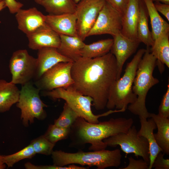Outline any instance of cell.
Returning <instances> with one entry per match:
<instances>
[{"instance_id":"6da1fadb","label":"cell","mask_w":169,"mask_h":169,"mask_svg":"<svg viewBox=\"0 0 169 169\" xmlns=\"http://www.w3.org/2000/svg\"><path fill=\"white\" fill-rule=\"evenodd\" d=\"M117 72L116 60L110 52L95 58L81 57L73 63L71 85L83 95L91 97L95 108L101 110L106 107Z\"/></svg>"},{"instance_id":"7a4b0ae2","label":"cell","mask_w":169,"mask_h":169,"mask_svg":"<svg viewBox=\"0 0 169 169\" xmlns=\"http://www.w3.org/2000/svg\"><path fill=\"white\" fill-rule=\"evenodd\" d=\"M131 118H111L97 123L89 122L79 116L70 128V136L74 144L83 146L89 143V149L96 151L107 146L103 140L120 133H126L133 125Z\"/></svg>"},{"instance_id":"3957f363","label":"cell","mask_w":169,"mask_h":169,"mask_svg":"<svg viewBox=\"0 0 169 169\" xmlns=\"http://www.w3.org/2000/svg\"><path fill=\"white\" fill-rule=\"evenodd\" d=\"M149 48L147 47L138 64L133 83L132 90L137 96L136 100L127 108L133 114L146 119L149 118L150 114L146 105L147 94L150 89L159 82L153 76L156 59Z\"/></svg>"},{"instance_id":"277c9868","label":"cell","mask_w":169,"mask_h":169,"mask_svg":"<svg viewBox=\"0 0 169 169\" xmlns=\"http://www.w3.org/2000/svg\"><path fill=\"white\" fill-rule=\"evenodd\" d=\"M53 165L63 166L71 164L90 167L95 166L97 169H104L110 167H117L121 163V150L105 149L90 152L79 151L69 153L61 150L53 151L51 155Z\"/></svg>"},{"instance_id":"5b68a950","label":"cell","mask_w":169,"mask_h":169,"mask_svg":"<svg viewBox=\"0 0 169 169\" xmlns=\"http://www.w3.org/2000/svg\"><path fill=\"white\" fill-rule=\"evenodd\" d=\"M146 51L145 49L138 51L127 64L123 76L115 82L106 104L108 109L126 110L129 105L136 100L137 96L133 91L132 86L138 64Z\"/></svg>"},{"instance_id":"8992f818","label":"cell","mask_w":169,"mask_h":169,"mask_svg":"<svg viewBox=\"0 0 169 169\" xmlns=\"http://www.w3.org/2000/svg\"><path fill=\"white\" fill-rule=\"evenodd\" d=\"M42 95L50 97L54 100L61 99L65 100L79 116L82 117L90 123H97L99 119L111 114L122 112L125 110H109L102 114L95 115L91 109L93 100L90 97L83 95L72 85L65 88H59L49 91H42Z\"/></svg>"},{"instance_id":"52a82bcc","label":"cell","mask_w":169,"mask_h":169,"mask_svg":"<svg viewBox=\"0 0 169 169\" xmlns=\"http://www.w3.org/2000/svg\"><path fill=\"white\" fill-rule=\"evenodd\" d=\"M40 91L31 81L22 85L16 105L21 110V119L25 127L28 123H33L35 118L43 120L47 117L44 108L47 105L41 100Z\"/></svg>"},{"instance_id":"ba28073f","label":"cell","mask_w":169,"mask_h":169,"mask_svg":"<svg viewBox=\"0 0 169 169\" xmlns=\"http://www.w3.org/2000/svg\"><path fill=\"white\" fill-rule=\"evenodd\" d=\"M103 141L107 146H119L126 155L133 153L137 158L140 156L149 164L148 141L144 137L138 135L135 125H132L127 132L118 133L105 139Z\"/></svg>"},{"instance_id":"9c48e42d","label":"cell","mask_w":169,"mask_h":169,"mask_svg":"<svg viewBox=\"0 0 169 169\" xmlns=\"http://www.w3.org/2000/svg\"><path fill=\"white\" fill-rule=\"evenodd\" d=\"M37 63V58L30 55L26 49L13 52L9 64L12 76L10 82L22 85L31 81L35 73Z\"/></svg>"},{"instance_id":"30bf717a","label":"cell","mask_w":169,"mask_h":169,"mask_svg":"<svg viewBox=\"0 0 169 169\" xmlns=\"http://www.w3.org/2000/svg\"><path fill=\"white\" fill-rule=\"evenodd\" d=\"M73 63L61 62L55 64L34 81L35 86L40 91H49L72 85L74 81L71 75V69Z\"/></svg>"},{"instance_id":"8fae6325","label":"cell","mask_w":169,"mask_h":169,"mask_svg":"<svg viewBox=\"0 0 169 169\" xmlns=\"http://www.w3.org/2000/svg\"><path fill=\"white\" fill-rule=\"evenodd\" d=\"M104 0H81L76 4V30L78 36L83 41L95 24L105 3Z\"/></svg>"},{"instance_id":"7c38bea8","label":"cell","mask_w":169,"mask_h":169,"mask_svg":"<svg viewBox=\"0 0 169 169\" xmlns=\"http://www.w3.org/2000/svg\"><path fill=\"white\" fill-rule=\"evenodd\" d=\"M122 15L110 5L105 2L97 20L87 37L104 34L112 37L121 32Z\"/></svg>"},{"instance_id":"4fadbf2b","label":"cell","mask_w":169,"mask_h":169,"mask_svg":"<svg viewBox=\"0 0 169 169\" xmlns=\"http://www.w3.org/2000/svg\"><path fill=\"white\" fill-rule=\"evenodd\" d=\"M113 37V42L110 52L116 60L118 79L120 77L125 63L136 52L140 42L138 40L128 38L123 35L121 32Z\"/></svg>"},{"instance_id":"5bb4252c","label":"cell","mask_w":169,"mask_h":169,"mask_svg":"<svg viewBox=\"0 0 169 169\" xmlns=\"http://www.w3.org/2000/svg\"><path fill=\"white\" fill-rule=\"evenodd\" d=\"M27 36L28 47L33 50L46 47L58 48L60 44L59 35L46 23Z\"/></svg>"},{"instance_id":"9a60e30c","label":"cell","mask_w":169,"mask_h":169,"mask_svg":"<svg viewBox=\"0 0 169 169\" xmlns=\"http://www.w3.org/2000/svg\"><path fill=\"white\" fill-rule=\"evenodd\" d=\"M38 50L37 67L33 79L34 81L39 79L45 72L59 63L73 62L59 53L56 48L46 47Z\"/></svg>"},{"instance_id":"2e32d148","label":"cell","mask_w":169,"mask_h":169,"mask_svg":"<svg viewBox=\"0 0 169 169\" xmlns=\"http://www.w3.org/2000/svg\"><path fill=\"white\" fill-rule=\"evenodd\" d=\"M15 17L18 29L26 35L45 23L46 15L35 7L21 8L15 13Z\"/></svg>"},{"instance_id":"e0dca14e","label":"cell","mask_w":169,"mask_h":169,"mask_svg":"<svg viewBox=\"0 0 169 169\" xmlns=\"http://www.w3.org/2000/svg\"><path fill=\"white\" fill-rule=\"evenodd\" d=\"M141 1L129 0L126 9L122 14L121 33L131 39L138 40L137 28Z\"/></svg>"},{"instance_id":"ac0fdd59","label":"cell","mask_w":169,"mask_h":169,"mask_svg":"<svg viewBox=\"0 0 169 169\" xmlns=\"http://www.w3.org/2000/svg\"><path fill=\"white\" fill-rule=\"evenodd\" d=\"M75 13L46 15L45 23L59 35L78 36Z\"/></svg>"},{"instance_id":"d6986e66","label":"cell","mask_w":169,"mask_h":169,"mask_svg":"<svg viewBox=\"0 0 169 169\" xmlns=\"http://www.w3.org/2000/svg\"><path fill=\"white\" fill-rule=\"evenodd\" d=\"M141 127L138 135L144 137L148 141L149 151L150 162L148 169H152L154 161L158 153L161 151L155 140L154 131L157 128L154 120L151 118L147 119L139 117Z\"/></svg>"},{"instance_id":"ffe728a7","label":"cell","mask_w":169,"mask_h":169,"mask_svg":"<svg viewBox=\"0 0 169 169\" xmlns=\"http://www.w3.org/2000/svg\"><path fill=\"white\" fill-rule=\"evenodd\" d=\"M60 45L57 49L64 56L74 62L81 57V50L85 44L78 36L59 35Z\"/></svg>"},{"instance_id":"44dd1931","label":"cell","mask_w":169,"mask_h":169,"mask_svg":"<svg viewBox=\"0 0 169 169\" xmlns=\"http://www.w3.org/2000/svg\"><path fill=\"white\" fill-rule=\"evenodd\" d=\"M150 50L156 59V66L162 73L165 65L169 68V32H165L154 40Z\"/></svg>"},{"instance_id":"7402d4cb","label":"cell","mask_w":169,"mask_h":169,"mask_svg":"<svg viewBox=\"0 0 169 169\" xmlns=\"http://www.w3.org/2000/svg\"><path fill=\"white\" fill-rule=\"evenodd\" d=\"M149 118L155 123L157 131L154 133L156 141L164 154L169 155V119L159 116L158 114L150 113Z\"/></svg>"},{"instance_id":"603a6c76","label":"cell","mask_w":169,"mask_h":169,"mask_svg":"<svg viewBox=\"0 0 169 169\" xmlns=\"http://www.w3.org/2000/svg\"><path fill=\"white\" fill-rule=\"evenodd\" d=\"M20 91L16 84L0 79V113L8 111L17 102Z\"/></svg>"},{"instance_id":"cb8c5ba5","label":"cell","mask_w":169,"mask_h":169,"mask_svg":"<svg viewBox=\"0 0 169 169\" xmlns=\"http://www.w3.org/2000/svg\"><path fill=\"white\" fill-rule=\"evenodd\" d=\"M150 17L152 38L154 41L163 33L169 32V24L160 15L153 0H143Z\"/></svg>"},{"instance_id":"d4e9b609","label":"cell","mask_w":169,"mask_h":169,"mask_svg":"<svg viewBox=\"0 0 169 169\" xmlns=\"http://www.w3.org/2000/svg\"><path fill=\"white\" fill-rule=\"evenodd\" d=\"M148 16L145 3L142 0L137 28V38L140 43H144L147 47H151L154 41L149 28Z\"/></svg>"},{"instance_id":"484cf974","label":"cell","mask_w":169,"mask_h":169,"mask_svg":"<svg viewBox=\"0 0 169 169\" xmlns=\"http://www.w3.org/2000/svg\"><path fill=\"white\" fill-rule=\"evenodd\" d=\"M76 4L73 0H43L40 4L52 15L74 13Z\"/></svg>"},{"instance_id":"4316f807","label":"cell","mask_w":169,"mask_h":169,"mask_svg":"<svg viewBox=\"0 0 169 169\" xmlns=\"http://www.w3.org/2000/svg\"><path fill=\"white\" fill-rule=\"evenodd\" d=\"M113 42V39L107 38L85 44L81 50V57L94 58L104 55L110 52Z\"/></svg>"},{"instance_id":"83f0119b","label":"cell","mask_w":169,"mask_h":169,"mask_svg":"<svg viewBox=\"0 0 169 169\" xmlns=\"http://www.w3.org/2000/svg\"><path fill=\"white\" fill-rule=\"evenodd\" d=\"M36 154L32 145L30 144L15 153L8 155H2V158L3 163L8 168H9L23 159L31 158Z\"/></svg>"},{"instance_id":"f1b7e54d","label":"cell","mask_w":169,"mask_h":169,"mask_svg":"<svg viewBox=\"0 0 169 169\" xmlns=\"http://www.w3.org/2000/svg\"><path fill=\"white\" fill-rule=\"evenodd\" d=\"M79 116L78 114L65 102L62 112L58 118L55 120L54 124L63 128H70Z\"/></svg>"},{"instance_id":"f546056e","label":"cell","mask_w":169,"mask_h":169,"mask_svg":"<svg viewBox=\"0 0 169 169\" xmlns=\"http://www.w3.org/2000/svg\"><path fill=\"white\" fill-rule=\"evenodd\" d=\"M70 128H64L54 124L49 125L44 135L51 143L55 144L59 141L65 139L69 136Z\"/></svg>"},{"instance_id":"4dcf8cb0","label":"cell","mask_w":169,"mask_h":169,"mask_svg":"<svg viewBox=\"0 0 169 169\" xmlns=\"http://www.w3.org/2000/svg\"><path fill=\"white\" fill-rule=\"evenodd\" d=\"M30 144L36 154L47 156L51 155L55 145L49 141L44 135L32 140Z\"/></svg>"},{"instance_id":"1f68e13d","label":"cell","mask_w":169,"mask_h":169,"mask_svg":"<svg viewBox=\"0 0 169 169\" xmlns=\"http://www.w3.org/2000/svg\"><path fill=\"white\" fill-rule=\"evenodd\" d=\"M159 116L164 118H169V83L167 89L163 95L158 108Z\"/></svg>"},{"instance_id":"d6a6232c","label":"cell","mask_w":169,"mask_h":169,"mask_svg":"<svg viewBox=\"0 0 169 169\" xmlns=\"http://www.w3.org/2000/svg\"><path fill=\"white\" fill-rule=\"evenodd\" d=\"M128 165L119 169H148L149 164L144 159L136 160L132 156L128 158Z\"/></svg>"},{"instance_id":"836d02e7","label":"cell","mask_w":169,"mask_h":169,"mask_svg":"<svg viewBox=\"0 0 169 169\" xmlns=\"http://www.w3.org/2000/svg\"><path fill=\"white\" fill-rule=\"evenodd\" d=\"M164 154L161 151L159 152L153 162L152 168L155 169H169V159H165Z\"/></svg>"},{"instance_id":"e575fe53","label":"cell","mask_w":169,"mask_h":169,"mask_svg":"<svg viewBox=\"0 0 169 169\" xmlns=\"http://www.w3.org/2000/svg\"><path fill=\"white\" fill-rule=\"evenodd\" d=\"M105 2L122 15L125 10L129 0H104Z\"/></svg>"},{"instance_id":"d590c367","label":"cell","mask_w":169,"mask_h":169,"mask_svg":"<svg viewBox=\"0 0 169 169\" xmlns=\"http://www.w3.org/2000/svg\"><path fill=\"white\" fill-rule=\"evenodd\" d=\"M6 7L11 14H15L23 7V4L16 0H5Z\"/></svg>"},{"instance_id":"8d00e7d4","label":"cell","mask_w":169,"mask_h":169,"mask_svg":"<svg viewBox=\"0 0 169 169\" xmlns=\"http://www.w3.org/2000/svg\"><path fill=\"white\" fill-rule=\"evenodd\" d=\"M154 3L155 7L158 12L163 14L169 21V5L161 3L159 2Z\"/></svg>"},{"instance_id":"74e56055","label":"cell","mask_w":169,"mask_h":169,"mask_svg":"<svg viewBox=\"0 0 169 169\" xmlns=\"http://www.w3.org/2000/svg\"><path fill=\"white\" fill-rule=\"evenodd\" d=\"M6 166V164L3 161L2 155L0 154V169H4L5 168Z\"/></svg>"},{"instance_id":"f35d334b","label":"cell","mask_w":169,"mask_h":169,"mask_svg":"<svg viewBox=\"0 0 169 169\" xmlns=\"http://www.w3.org/2000/svg\"><path fill=\"white\" fill-rule=\"evenodd\" d=\"M7 7L5 0H3L0 2V11Z\"/></svg>"},{"instance_id":"ab89813d","label":"cell","mask_w":169,"mask_h":169,"mask_svg":"<svg viewBox=\"0 0 169 169\" xmlns=\"http://www.w3.org/2000/svg\"><path fill=\"white\" fill-rule=\"evenodd\" d=\"M156 2H161L163 3L169 5V0H153Z\"/></svg>"},{"instance_id":"60d3db41","label":"cell","mask_w":169,"mask_h":169,"mask_svg":"<svg viewBox=\"0 0 169 169\" xmlns=\"http://www.w3.org/2000/svg\"><path fill=\"white\" fill-rule=\"evenodd\" d=\"M36 3L38 4H40V3L43 0H33Z\"/></svg>"},{"instance_id":"b9f144b4","label":"cell","mask_w":169,"mask_h":169,"mask_svg":"<svg viewBox=\"0 0 169 169\" xmlns=\"http://www.w3.org/2000/svg\"><path fill=\"white\" fill-rule=\"evenodd\" d=\"M76 4L78 3L81 0H73Z\"/></svg>"},{"instance_id":"7bdbcfd3","label":"cell","mask_w":169,"mask_h":169,"mask_svg":"<svg viewBox=\"0 0 169 169\" xmlns=\"http://www.w3.org/2000/svg\"><path fill=\"white\" fill-rule=\"evenodd\" d=\"M2 0H0V2L2 1Z\"/></svg>"}]
</instances>
